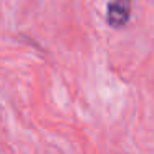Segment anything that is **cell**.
Masks as SVG:
<instances>
[{
  "mask_svg": "<svg viewBox=\"0 0 154 154\" xmlns=\"http://www.w3.org/2000/svg\"><path fill=\"white\" fill-rule=\"evenodd\" d=\"M129 20V0H114L108 7V22L111 27H123Z\"/></svg>",
  "mask_w": 154,
  "mask_h": 154,
  "instance_id": "cell-1",
  "label": "cell"
}]
</instances>
